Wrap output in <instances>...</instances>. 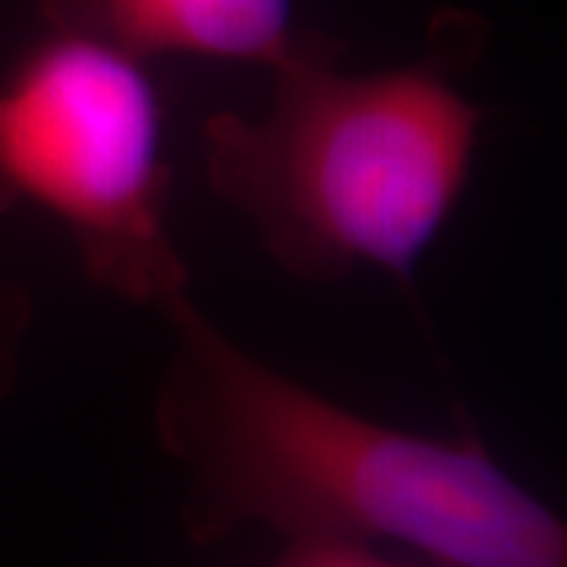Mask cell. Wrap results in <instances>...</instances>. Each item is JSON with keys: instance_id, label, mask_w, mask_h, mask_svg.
<instances>
[{"instance_id": "5", "label": "cell", "mask_w": 567, "mask_h": 567, "mask_svg": "<svg viewBox=\"0 0 567 567\" xmlns=\"http://www.w3.org/2000/svg\"><path fill=\"white\" fill-rule=\"evenodd\" d=\"M262 567H425L413 558H398L382 548L353 546V543H324V539H300L287 543L275 561Z\"/></svg>"}, {"instance_id": "3", "label": "cell", "mask_w": 567, "mask_h": 567, "mask_svg": "<svg viewBox=\"0 0 567 567\" xmlns=\"http://www.w3.org/2000/svg\"><path fill=\"white\" fill-rule=\"evenodd\" d=\"M164 196L162 111L140 58L61 29L0 89V212L54 215L92 281L164 309L186 297Z\"/></svg>"}, {"instance_id": "2", "label": "cell", "mask_w": 567, "mask_h": 567, "mask_svg": "<svg viewBox=\"0 0 567 567\" xmlns=\"http://www.w3.org/2000/svg\"><path fill=\"white\" fill-rule=\"evenodd\" d=\"M454 17L451 48L382 73H344L319 41L271 66L259 117L205 126V174L275 262L300 278L379 268L413 278L464 189L480 107L451 80L470 51Z\"/></svg>"}, {"instance_id": "4", "label": "cell", "mask_w": 567, "mask_h": 567, "mask_svg": "<svg viewBox=\"0 0 567 567\" xmlns=\"http://www.w3.org/2000/svg\"><path fill=\"white\" fill-rule=\"evenodd\" d=\"M66 32H85L123 51L193 54L218 61H284L300 35L290 0H41Z\"/></svg>"}, {"instance_id": "1", "label": "cell", "mask_w": 567, "mask_h": 567, "mask_svg": "<svg viewBox=\"0 0 567 567\" xmlns=\"http://www.w3.org/2000/svg\"><path fill=\"white\" fill-rule=\"evenodd\" d=\"M174 353L155 401L193 539L401 548L425 567H567L565 524L486 447L365 420L237 347L193 306L162 309Z\"/></svg>"}]
</instances>
